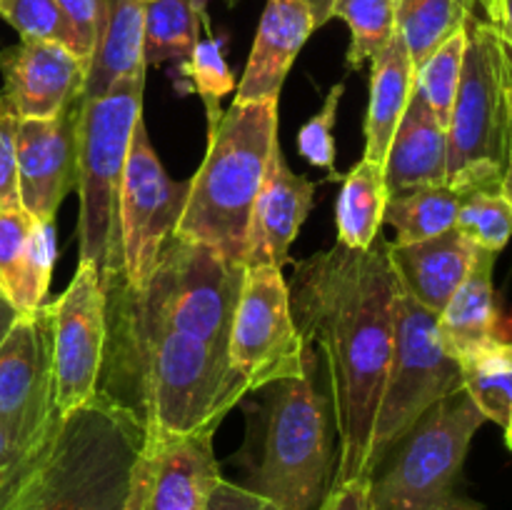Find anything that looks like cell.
Returning a JSON list of instances; mask_svg holds the SVG:
<instances>
[{
	"mask_svg": "<svg viewBox=\"0 0 512 510\" xmlns=\"http://www.w3.org/2000/svg\"><path fill=\"white\" fill-rule=\"evenodd\" d=\"M388 198L448 183V130L413 93L383 163Z\"/></svg>",
	"mask_w": 512,
	"mask_h": 510,
	"instance_id": "obj_20",
	"label": "cell"
},
{
	"mask_svg": "<svg viewBox=\"0 0 512 510\" xmlns=\"http://www.w3.org/2000/svg\"><path fill=\"white\" fill-rule=\"evenodd\" d=\"M15 130H18V115L0 93V210L20 208Z\"/></svg>",
	"mask_w": 512,
	"mask_h": 510,
	"instance_id": "obj_38",
	"label": "cell"
},
{
	"mask_svg": "<svg viewBox=\"0 0 512 510\" xmlns=\"http://www.w3.org/2000/svg\"><path fill=\"white\" fill-rule=\"evenodd\" d=\"M333 18L350 28L348 70L373 63L395 35V0H335Z\"/></svg>",
	"mask_w": 512,
	"mask_h": 510,
	"instance_id": "obj_30",
	"label": "cell"
},
{
	"mask_svg": "<svg viewBox=\"0 0 512 510\" xmlns=\"http://www.w3.org/2000/svg\"><path fill=\"white\" fill-rule=\"evenodd\" d=\"M33 215L23 208L0 210V293L13 303L25 268Z\"/></svg>",
	"mask_w": 512,
	"mask_h": 510,
	"instance_id": "obj_36",
	"label": "cell"
},
{
	"mask_svg": "<svg viewBox=\"0 0 512 510\" xmlns=\"http://www.w3.org/2000/svg\"><path fill=\"white\" fill-rule=\"evenodd\" d=\"M465 3H468L470 8H473V5H478V8L483 10L485 20L498 28L505 18V5H508V0H465Z\"/></svg>",
	"mask_w": 512,
	"mask_h": 510,
	"instance_id": "obj_42",
	"label": "cell"
},
{
	"mask_svg": "<svg viewBox=\"0 0 512 510\" xmlns=\"http://www.w3.org/2000/svg\"><path fill=\"white\" fill-rule=\"evenodd\" d=\"M465 33L463 73L448 120V183L468 195L503 183L512 65L500 30L473 10Z\"/></svg>",
	"mask_w": 512,
	"mask_h": 510,
	"instance_id": "obj_8",
	"label": "cell"
},
{
	"mask_svg": "<svg viewBox=\"0 0 512 510\" xmlns=\"http://www.w3.org/2000/svg\"><path fill=\"white\" fill-rule=\"evenodd\" d=\"M263 390L260 458L245 488L283 510H318L338 473V430L318 350L305 345V373Z\"/></svg>",
	"mask_w": 512,
	"mask_h": 510,
	"instance_id": "obj_4",
	"label": "cell"
},
{
	"mask_svg": "<svg viewBox=\"0 0 512 510\" xmlns=\"http://www.w3.org/2000/svg\"><path fill=\"white\" fill-rule=\"evenodd\" d=\"M125 335L140 388L145 433H198L220 420L248 395L223 350L163 325L125 315Z\"/></svg>",
	"mask_w": 512,
	"mask_h": 510,
	"instance_id": "obj_5",
	"label": "cell"
},
{
	"mask_svg": "<svg viewBox=\"0 0 512 510\" xmlns=\"http://www.w3.org/2000/svg\"><path fill=\"white\" fill-rule=\"evenodd\" d=\"M478 250L453 228L415 243H388V260L398 288L420 308L440 315L468 278Z\"/></svg>",
	"mask_w": 512,
	"mask_h": 510,
	"instance_id": "obj_19",
	"label": "cell"
},
{
	"mask_svg": "<svg viewBox=\"0 0 512 510\" xmlns=\"http://www.w3.org/2000/svg\"><path fill=\"white\" fill-rule=\"evenodd\" d=\"M185 200L188 180H170L140 118L130 140L118 193V235L123 258L120 285L125 290L135 293L148 283L160 250L175 235Z\"/></svg>",
	"mask_w": 512,
	"mask_h": 510,
	"instance_id": "obj_11",
	"label": "cell"
},
{
	"mask_svg": "<svg viewBox=\"0 0 512 510\" xmlns=\"http://www.w3.org/2000/svg\"><path fill=\"white\" fill-rule=\"evenodd\" d=\"M205 10L198 0H153L143 8L145 65L183 63L200 40Z\"/></svg>",
	"mask_w": 512,
	"mask_h": 510,
	"instance_id": "obj_26",
	"label": "cell"
},
{
	"mask_svg": "<svg viewBox=\"0 0 512 510\" xmlns=\"http://www.w3.org/2000/svg\"><path fill=\"white\" fill-rule=\"evenodd\" d=\"M498 30H500V38H503L505 50H508V58L512 65V0H508V5H505V18H503V23L498 25Z\"/></svg>",
	"mask_w": 512,
	"mask_h": 510,
	"instance_id": "obj_46",
	"label": "cell"
},
{
	"mask_svg": "<svg viewBox=\"0 0 512 510\" xmlns=\"http://www.w3.org/2000/svg\"><path fill=\"white\" fill-rule=\"evenodd\" d=\"M278 103H235L208 120L203 165L188 180L175 238L243 263L250 213L278 145Z\"/></svg>",
	"mask_w": 512,
	"mask_h": 510,
	"instance_id": "obj_3",
	"label": "cell"
},
{
	"mask_svg": "<svg viewBox=\"0 0 512 510\" xmlns=\"http://www.w3.org/2000/svg\"><path fill=\"white\" fill-rule=\"evenodd\" d=\"M495 258L498 253L478 250L468 278L438 315L440 340L455 360L505 338L500 333L498 300L493 288Z\"/></svg>",
	"mask_w": 512,
	"mask_h": 510,
	"instance_id": "obj_21",
	"label": "cell"
},
{
	"mask_svg": "<svg viewBox=\"0 0 512 510\" xmlns=\"http://www.w3.org/2000/svg\"><path fill=\"white\" fill-rule=\"evenodd\" d=\"M395 3H398V0H395Z\"/></svg>",
	"mask_w": 512,
	"mask_h": 510,
	"instance_id": "obj_49",
	"label": "cell"
},
{
	"mask_svg": "<svg viewBox=\"0 0 512 510\" xmlns=\"http://www.w3.org/2000/svg\"><path fill=\"white\" fill-rule=\"evenodd\" d=\"M343 93H345V83H335L333 88L328 90V95H325L318 113H315L298 133L300 155H303L310 165H315V168L328 170L330 178H338V170H335L333 128H335V120H338V108H340V98H343Z\"/></svg>",
	"mask_w": 512,
	"mask_h": 510,
	"instance_id": "obj_37",
	"label": "cell"
},
{
	"mask_svg": "<svg viewBox=\"0 0 512 510\" xmlns=\"http://www.w3.org/2000/svg\"><path fill=\"white\" fill-rule=\"evenodd\" d=\"M465 193L455 185H428V188L405 190L385 203L383 223L395 230V243L435 238L455 228L460 203Z\"/></svg>",
	"mask_w": 512,
	"mask_h": 510,
	"instance_id": "obj_25",
	"label": "cell"
},
{
	"mask_svg": "<svg viewBox=\"0 0 512 510\" xmlns=\"http://www.w3.org/2000/svg\"><path fill=\"white\" fill-rule=\"evenodd\" d=\"M228 3H235V0H228ZM305 5L310 8L315 20V28H323L330 18H333V5L335 0H303Z\"/></svg>",
	"mask_w": 512,
	"mask_h": 510,
	"instance_id": "obj_43",
	"label": "cell"
},
{
	"mask_svg": "<svg viewBox=\"0 0 512 510\" xmlns=\"http://www.w3.org/2000/svg\"><path fill=\"white\" fill-rule=\"evenodd\" d=\"M60 423L38 438H15L0 428V510H23L43 478L58 443Z\"/></svg>",
	"mask_w": 512,
	"mask_h": 510,
	"instance_id": "obj_29",
	"label": "cell"
},
{
	"mask_svg": "<svg viewBox=\"0 0 512 510\" xmlns=\"http://www.w3.org/2000/svg\"><path fill=\"white\" fill-rule=\"evenodd\" d=\"M215 430L150 435L143 510H208L220 480L213 450Z\"/></svg>",
	"mask_w": 512,
	"mask_h": 510,
	"instance_id": "obj_16",
	"label": "cell"
},
{
	"mask_svg": "<svg viewBox=\"0 0 512 510\" xmlns=\"http://www.w3.org/2000/svg\"><path fill=\"white\" fill-rule=\"evenodd\" d=\"M463 390L485 420L505 428L512 415V340L500 338L458 360Z\"/></svg>",
	"mask_w": 512,
	"mask_h": 510,
	"instance_id": "obj_27",
	"label": "cell"
},
{
	"mask_svg": "<svg viewBox=\"0 0 512 510\" xmlns=\"http://www.w3.org/2000/svg\"><path fill=\"white\" fill-rule=\"evenodd\" d=\"M0 73L3 98L18 120L53 118L80 100L88 63L55 43L20 38L0 48Z\"/></svg>",
	"mask_w": 512,
	"mask_h": 510,
	"instance_id": "obj_15",
	"label": "cell"
},
{
	"mask_svg": "<svg viewBox=\"0 0 512 510\" xmlns=\"http://www.w3.org/2000/svg\"><path fill=\"white\" fill-rule=\"evenodd\" d=\"M370 68V98L365 113V155L373 163H385L390 140L403 120L405 108L413 98L415 65L408 48L398 33L390 38L383 53L373 60Z\"/></svg>",
	"mask_w": 512,
	"mask_h": 510,
	"instance_id": "obj_23",
	"label": "cell"
},
{
	"mask_svg": "<svg viewBox=\"0 0 512 510\" xmlns=\"http://www.w3.org/2000/svg\"><path fill=\"white\" fill-rule=\"evenodd\" d=\"M0 18L13 25L20 38L55 43L90 65L83 40L55 0H0Z\"/></svg>",
	"mask_w": 512,
	"mask_h": 510,
	"instance_id": "obj_32",
	"label": "cell"
},
{
	"mask_svg": "<svg viewBox=\"0 0 512 510\" xmlns=\"http://www.w3.org/2000/svg\"><path fill=\"white\" fill-rule=\"evenodd\" d=\"M60 5V10L65 13V18L70 20V25L75 28V33L83 40L85 50L93 58L95 43L100 38V28H103V15H105V0H55Z\"/></svg>",
	"mask_w": 512,
	"mask_h": 510,
	"instance_id": "obj_39",
	"label": "cell"
},
{
	"mask_svg": "<svg viewBox=\"0 0 512 510\" xmlns=\"http://www.w3.org/2000/svg\"><path fill=\"white\" fill-rule=\"evenodd\" d=\"M455 230L475 248L500 253L512 238V203L500 188L473 190L460 203Z\"/></svg>",
	"mask_w": 512,
	"mask_h": 510,
	"instance_id": "obj_33",
	"label": "cell"
},
{
	"mask_svg": "<svg viewBox=\"0 0 512 510\" xmlns=\"http://www.w3.org/2000/svg\"><path fill=\"white\" fill-rule=\"evenodd\" d=\"M180 70L190 80L195 93L203 98L205 110H208V120L218 118L220 98L235 93V85H238L233 78V70L225 63L220 40L210 33L200 35L193 53L183 60V68Z\"/></svg>",
	"mask_w": 512,
	"mask_h": 510,
	"instance_id": "obj_34",
	"label": "cell"
},
{
	"mask_svg": "<svg viewBox=\"0 0 512 510\" xmlns=\"http://www.w3.org/2000/svg\"><path fill=\"white\" fill-rule=\"evenodd\" d=\"M505 443H508V448L512 450V415H510V420H508V425H505Z\"/></svg>",
	"mask_w": 512,
	"mask_h": 510,
	"instance_id": "obj_47",
	"label": "cell"
},
{
	"mask_svg": "<svg viewBox=\"0 0 512 510\" xmlns=\"http://www.w3.org/2000/svg\"><path fill=\"white\" fill-rule=\"evenodd\" d=\"M465 0H398L395 33L403 38L415 70L465 25L470 13Z\"/></svg>",
	"mask_w": 512,
	"mask_h": 510,
	"instance_id": "obj_28",
	"label": "cell"
},
{
	"mask_svg": "<svg viewBox=\"0 0 512 510\" xmlns=\"http://www.w3.org/2000/svg\"><path fill=\"white\" fill-rule=\"evenodd\" d=\"M230 368L248 393L305 373V340L290 310V290L275 265L245 268L228 343Z\"/></svg>",
	"mask_w": 512,
	"mask_h": 510,
	"instance_id": "obj_10",
	"label": "cell"
},
{
	"mask_svg": "<svg viewBox=\"0 0 512 510\" xmlns=\"http://www.w3.org/2000/svg\"><path fill=\"white\" fill-rule=\"evenodd\" d=\"M505 198L512 203V88H510V133H508V160H505L503 183H500Z\"/></svg>",
	"mask_w": 512,
	"mask_h": 510,
	"instance_id": "obj_45",
	"label": "cell"
},
{
	"mask_svg": "<svg viewBox=\"0 0 512 510\" xmlns=\"http://www.w3.org/2000/svg\"><path fill=\"white\" fill-rule=\"evenodd\" d=\"M18 315H20L18 308H15V305L0 293V345H3L5 335H8L10 328H13L15 320H18Z\"/></svg>",
	"mask_w": 512,
	"mask_h": 510,
	"instance_id": "obj_44",
	"label": "cell"
},
{
	"mask_svg": "<svg viewBox=\"0 0 512 510\" xmlns=\"http://www.w3.org/2000/svg\"><path fill=\"white\" fill-rule=\"evenodd\" d=\"M463 388L460 363L445 350L438 315L398 288L395 345L370 440V473L390 448L445 395Z\"/></svg>",
	"mask_w": 512,
	"mask_h": 510,
	"instance_id": "obj_9",
	"label": "cell"
},
{
	"mask_svg": "<svg viewBox=\"0 0 512 510\" xmlns=\"http://www.w3.org/2000/svg\"><path fill=\"white\" fill-rule=\"evenodd\" d=\"M55 410L53 308L20 313L0 345V428L38 438L60 423Z\"/></svg>",
	"mask_w": 512,
	"mask_h": 510,
	"instance_id": "obj_13",
	"label": "cell"
},
{
	"mask_svg": "<svg viewBox=\"0 0 512 510\" xmlns=\"http://www.w3.org/2000/svg\"><path fill=\"white\" fill-rule=\"evenodd\" d=\"M288 290L295 325L320 353L328 380L338 430L335 483L370 478L373 423L395 345L398 280L388 240L368 250L335 243L298 260Z\"/></svg>",
	"mask_w": 512,
	"mask_h": 510,
	"instance_id": "obj_1",
	"label": "cell"
},
{
	"mask_svg": "<svg viewBox=\"0 0 512 510\" xmlns=\"http://www.w3.org/2000/svg\"><path fill=\"white\" fill-rule=\"evenodd\" d=\"M315 203V183L293 173L283 158L280 143L273 148L263 185L250 213L243 265H275L283 270L290 260V245L298 238Z\"/></svg>",
	"mask_w": 512,
	"mask_h": 510,
	"instance_id": "obj_17",
	"label": "cell"
},
{
	"mask_svg": "<svg viewBox=\"0 0 512 510\" xmlns=\"http://www.w3.org/2000/svg\"><path fill=\"white\" fill-rule=\"evenodd\" d=\"M55 255H58V248H55V223L33 220L28 253H25L23 278H20L18 295L13 300L18 313H33V310L43 305L50 288V278H53Z\"/></svg>",
	"mask_w": 512,
	"mask_h": 510,
	"instance_id": "obj_35",
	"label": "cell"
},
{
	"mask_svg": "<svg viewBox=\"0 0 512 510\" xmlns=\"http://www.w3.org/2000/svg\"><path fill=\"white\" fill-rule=\"evenodd\" d=\"M53 308L55 410L60 418L98 398L108 348V293L95 265L78 263Z\"/></svg>",
	"mask_w": 512,
	"mask_h": 510,
	"instance_id": "obj_12",
	"label": "cell"
},
{
	"mask_svg": "<svg viewBox=\"0 0 512 510\" xmlns=\"http://www.w3.org/2000/svg\"><path fill=\"white\" fill-rule=\"evenodd\" d=\"M315 30L303 0H268L245 73L235 85V103H278L295 58Z\"/></svg>",
	"mask_w": 512,
	"mask_h": 510,
	"instance_id": "obj_18",
	"label": "cell"
},
{
	"mask_svg": "<svg viewBox=\"0 0 512 510\" xmlns=\"http://www.w3.org/2000/svg\"><path fill=\"white\" fill-rule=\"evenodd\" d=\"M318 510H370V478L335 483Z\"/></svg>",
	"mask_w": 512,
	"mask_h": 510,
	"instance_id": "obj_41",
	"label": "cell"
},
{
	"mask_svg": "<svg viewBox=\"0 0 512 510\" xmlns=\"http://www.w3.org/2000/svg\"><path fill=\"white\" fill-rule=\"evenodd\" d=\"M485 415L463 388L433 405L370 473V510H483L460 490Z\"/></svg>",
	"mask_w": 512,
	"mask_h": 510,
	"instance_id": "obj_7",
	"label": "cell"
},
{
	"mask_svg": "<svg viewBox=\"0 0 512 510\" xmlns=\"http://www.w3.org/2000/svg\"><path fill=\"white\" fill-rule=\"evenodd\" d=\"M78 108L80 100L53 118L18 120L20 208L43 223H55L60 203L78 180Z\"/></svg>",
	"mask_w": 512,
	"mask_h": 510,
	"instance_id": "obj_14",
	"label": "cell"
},
{
	"mask_svg": "<svg viewBox=\"0 0 512 510\" xmlns=\"http://www.w3.org/2000/svg\"><path fill=\"white\" fill-rule=\"evenodd\" d=\"M208 510H283L278 503H273L265 495L245 488V485L230 483L220 478L210 493Z\"/></svg>",
	"mask_w": 512,
	"mask_h": 510,
	"instance_id": "obj_40",
	"label": "cell"
},
{
	"mask_svg": "<svg viewBox=\"0 0 512 510\" xmlns=\"http://www.w3.org/2000/svg\"><path fill=\"white\" fill-rule=\"evenodd\" d=\"M148 443L130 405L98 393L65 415L58 443L23 510H143Z\"/></svg>",
	"mask_w": 512,
	"mask_h": 510,
	"instance_id": "obj_2",
	"label": "cell"
},
{
	"mask_svg": "<svg viewBox=\"0 0 512 510\" xmlns=\"http://www.w3.org/2000/svg\"><path fill=\"white\" fill-rule=\"evenodd\" d=\"M145 80H128L78 108V263L95 265L105 293L123 278L118 235V193L125 158L143 118Z\"/></svg>",
	"mask_w": 512,
	"mask_h": 510,
	"instance_id": "obj_6",
	"label": "cell"
},
{
	"mask_svg": "<svg viewBox=\"0 0 512 510\" xmlns=\"http://www.w3.org/2000/svg\"><path fill=\"white\" fill-rule=\"evenodd\" d=\"M140 3H153V0H140Z\"/></svg>",
	"mask_w": 512,
	"mask_h": 510,
	"instance_id": "obj_48",
	"label": "cell"
},
{
	"mask_svg": "<svg viewBox=\"0 0 512 510\" xmlns=\"http://www.w3.org/2000/svg\"><path fill=\"white\" fill-rule=\"evenodd\" d=\"M385 203L388 190L383 165L363 158L343 178V188L335 203L338 243L353 250H368L380 238Z\"/></svg>",
	"mask_w": 512,
	"mask_h": 510,
	"instance_id": "obj_24",
	"label": "cell"
},
{
	"mask_svg": "<svg viewBox=\"0 0 512 510\" xmlns=\"http://www.w3.org/2000/svg\"><path fill=\"white\" fill-rule=\"evenodd\" d=\"M143 8L140 0H105L103 28L90 58L80 98H98L128 80H145Z\"/></svg>",
	"mask_w": 512,
	"mask_h": 510,
	"instance_id": "obj_22",
	"label": "cell"
},
{
	"mask_svg": "<svg viewBox=\"0 0 512 510\" xmlns=\"http://www.w3.org/2000/svg\"><path fill=\"white\" fill-rule=\"evenodd\" d=\"M465 43H468V33L465 25L455 30L418 70H415V88L413 93L433 110L435 118L440 120L445 130H448L450 113H453L455 95H458L460 73H463V55Z\"/></svg>",
	"mask_w": 512,
	"mask_h": 510,
	"instance_id": "obj_31",
	"label": "cell"
}]
</instances>
